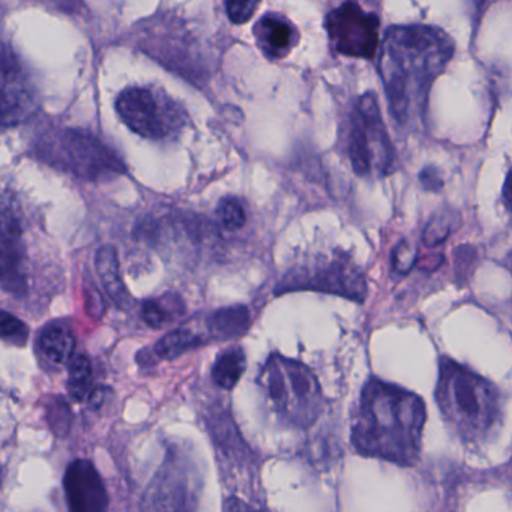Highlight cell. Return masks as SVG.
Masks as SVG:
<instances>
[{
    "label": "cell",
    "instance_id": "obj_1",
    "mask_svg": "<svg viewBox=\"0 0 512 512\" xmlns=\"http://www.w3.org/2000/svg\"><path fill=\"white\" fill-rule=\"evenodd\" d=\"M454 41L434 26H392L379 56V74L389 110L398 124L416 127L427 112L428 95L454 56Z\"/></svg>",
    "mask_w": 512,
    "mask_h": 512
},
{
    "label": "cell",
    "instance_id": "obj_2",
    "mask_svg": "<svg viewBox=\"0 0 512 512\" xmlns=\"http://www.w3.org/2000/svg\"><path fill=\"white\" fill-rule=\"evenodd\" d=\"M427 409L415 392L371 377L359 395L350 440L362 457L410 467L418 463Z\"/></svg>",
    "mask_w": 512,
    "mask_h": 512
},
{
    "label": "cell",
    "instance_id": "obj_3",
    "mask_svg": "<svg viewBox=\"0 0 512 512\" xmlns=\"http://www.w3.org/2000/svg\"><path fill=\"white\" fill-rule=\"evenodd\" d=\"M436 401L452 434L473 448L494 439L505 418V401L499 388L448 356L439 361Z\"/></svg>",
    "mask_w": 512,
    "mask_h": 512
},
{
    "label": "cell",
    "instance_id": "obj_4",
    "mask_svg": "<svg viewBox=\"0 0 512 512\" xmlns=\"http://www.w3.org/2000/svg\"><path fill=\"white\" fill-rule=\"evenodd\" d=\"M260 383L277 415L292 427L310 428L325 409L316 374L295 359L272 353L263 365Z\"/></svg>",
    "mask_w": 512,
    "mask_h": 512
},
{
    "label": "cell",
    "instance_id": "obj_5",
    "mask_svg": "<svg viewBox=\"0 0 512 512\" xmlns=\"http://www.w3.org/2000/svg\"><path fill=\"white\" fill-rule=\"evenodd\" d=\"M349 157L356 175H391L397 164V152L383 124L373 92L356 101L349 134Z\"/></svg>",
    "mask_w": 512,
    "mask_h": 512
},
{
    "label": "cell",
    "instance_id": "obj_6",
    "mask_svg": "<svg viewBox=\"0 0 512 512\" xmlns=\"http://www.w3.org/2000/svg\"><path fill=\"white\" fill-rule=\"evenodd\" d=\"M278 289L280 292L316 290L341 296L359 304H362L368 295L364 272L344 251H337L329 256H317L296 266L287 272Z\"/></svg>",
    "mask_w": 512,
    "mask_h": 512
},
{
    "label": "cell",
    "instance_id": "obj_7",
    "mask_svg": "<svg viewBox=\"0 0 512 512\" xmlns=\"http://www.w3.org/2000/svg\"><path fill=\"white\" fill-rule=\"evenodd\" d=\"M200 476L194 461L179 448L166 458L143 494V512H193L199 502Z\"/></svg>",
    "mask_w": 512,
    "mask_h": 512
},
{
    "label": "cell",
    "instance_id": "obj_8",
    "mask_svg": "<svg viewBox=\"0 0 512 512\" xmlns=\"http://www.w3.org/2000/svg\"><path fill=\"white\" fill-rule=\"evenodd\" d=\"M52 163L86 181H101L125 172L124 163L112 148L88 131L65 130L50 140Z\"/></svg>",
    "mask_w": 512,
    "mask_h": 512
},
{
    "label": "cell",
    "instance_id": "obj_9",
    "mask_svg": "<svg viewBox=\"0 0 512 512\" xmlns=\"http://www.w3.org/2000/svg\"><path fill=\"white\" fill-rule=\"evenodd\" d=\"M122 122L145 139L160 140L181 130L184 112L167 97H160L148 88H127L116 100Z\"/></svg>",
    "mask_w": 512,
    "mask_h": 512
},
{
    "label": "cell",
    "instance_id": "obj_10",
    "mask_svg": "<svg viewBox=\"0 0 512 512\" xmlns=\"http://www.w3.org/2000/svg\"><path fill=\"white\" fill-rule=\"evenodd\" d=\"M325 29L332 49L347 58L373 59L379 49L380 20L362 10L355 2H346L326 16Z\"/></svg>",
    "mask_w": 512,
    "mask_h": 512
},
{
    "label": "cell",
    "instance_id": "obj_11",
    "mask_svg": "<svg viewBox=\"0 0 512 512\" xmlns=\"http://www.w3.org/2000/svg\"><path fill=\"white\" fill-rule=\"evenodd\" d=\"M64 488L70 512H106L109 508V493L92 461H73L65 472Z\"/></svg>",
    "mask_w": 512,
    "mask_h": 512
},
{
    "label": "cell",
    "instance_id": "obj_12",
    "mask_svg": "<svg viewBox=\"0 0 512 512\" xmlns=\"http://www.w3.org/2000/svg\"><path fill=\"white\" fill-rule=\"evenodd\" d=\"M0 275L7 292L20 293L26 287L25 247L20 221L13 206L4 199L2 205V247H0Z\"/></svg>",
    "mask_w": 512,
    "mask_h": 512
},
{
    "label": "cell",
    "instance_id": "obj_13",
    "mask_svg": "<svg viewBox=\"0 0 512 512\" xmlns=\"http://www.w3.org/2000/svg\"><path fill=\"white\" fill-rule=\"evenodd\" d=\"M34 112V97L26 86L19 64L7 46L2 55V124L13 127Z\"/></svg>",
    "mask_w": 512,
    "mask_h": 512
},
{
    "label": "cell",
    "instance_id": "obj_14",
    "mask_svg": "<svg viewBox=\"0 0 512 512\" xmlns=\"http://www.w3.org/2000/svg\"><path fill=\"white\" fill-rule=\"evenodd\" d=\"M257 44L266 58L280 61L289 55L298 43V34L289 20L278 14H266L254 29Z\"/></svg>",
    "mask_w": 512,
    "mask_h": 512
},
{
    "label": "cell",
    "instance_id": "obj_15",
    "mask_svg": "<svg viewBox=\"0 0 512 512\" xmlns=\"http://www.w3.org/2000/svg\"><path fill=\"white\" fill-rule=\"evenodd\" d=\"M74 350L76 337L64 323H50L38 337V352L50 365H70Z\"/></svg>",
    "mask_w": 512,
    "mask_h": 512
},
{
    "label": "cell",
    "instance_id": "obj_16",
    "mask_svg": "<svg viewBox=\"0 0 512 512\" xmlns=\"http://www.w3.org/2000/svg\"><path fill=\"white\" fill-rule=\"evenodd\" d=\"M95 268L107 295L119 308H127L131 304V296L121 278L118 254L112 245H106L98 250L95 256Z\"/></svg>",
    "mask_w": 512,
    "mask_h": 512
},
{
    "label": "cell",
    "instance_id": "obj_17",
    "mask_svg": "<svg viewBox=\"0 0 512 512\" xmlns=\"http://www.w3.org/2000/svg\"><path fill=\"white\" fill-rule=\"evenodd\" d=\"M250 311L244 305L221 308L208 317L206 328L215 341H229L241 337L250 326Z\"/></svg>",
    "mask_w": 512,
    "mask_h": 512
},
{
    "label": "cell",
    "instance_id": "obj_18",
    "mask_svg": "<svg viewBox=\"0 0 512 512\" xmlns=\"http://www.w3.org/2000/svg\"><path fill=\"white\" fill-rule=\"evenodd\" d=\"M247 370V358L242 347L224 350L212 367V379L220 388L232 391Z\"/></svg>",
    "mask_w": 512,
    "mask_h": 512
},
{
    "label": "cell",
    "instance_id": "obj_19",
    "mask_svg": "<svg viewBox=\"0 0 512 512\" xmlns=\"http://www.w3.org/2000/svg\"><path fill=\"white\" fill-rule=\"evenodd\" d=\"M212 421H209V428L212 430L217 445L223 449L227 457L242 458L244 455H250L241 434L236 430L232 418L224 410H217L211 413Z\"/></svg>",
    "mask_w": 512,
    "mask_h": 512
},
{
    "label": "cell",
    "instance_id": "obj_20",
    "mask_svg": "<svg viewBox=\"0 0 512 512\" xmlns=\"http://www.w3.org/2000/svg\"><path fill=\"white\" fill-rule=\"evenodd\" d=\"M184 313V304L179 296L167 293L157 299H149L143 304L142 316L146 325L154 329L163 328Z\"/></svg>",
    "mask_w": 512,
    "mask_h": 512
},
{
    "label": "cell",
    "instance_id": "obj_21",
    "mask_svg": "<svg viewBox=\"0 0 512 512\" xmlns=\"http://www.w3.org/2000/svg\"><path fill=\"white\" fill-rule=\"evenodd\" d=\"M203 343H205V340L199 334H196L193 329L179 328L164 335L155 344L154 350L158 358L172 361V359L179 358V356L197 349Z\"/></svg>",
    "mask_w": 512,
    "mask_h": 512
},
{
    "label": "cell",
    "instance_id": "obj_22",
    "mask_svg": "<svg viewBox=\"0 0 512 512\" xmlns=\"http://www.w3.org/2000/svg\"><path fill=\"white\" fill-rule=\"evenodd\" d=\"M68 392L77 403L89 400L94 392V370L86 355H76L68 365Z\"/></svg>",
    "mask_w": 512,
    "mask_h": 512
},
{
    "label": "cell",
    "instance_id": "obj_23",
    "mask_svg": "<svg viewBox=\"0 0 512 512\" xmlns=\"http://www.w3.org/2000/svg\"><path fill=\"white\" fill-rule=\"evenodd\" d=\"M460 224L461 217L457 211L452 208H443L428 221L427 227L422 233V242L425 247H437V245L443 244Z\"/></svg>",
    "mask_w": 512,
    "mask_h": 512
},
{
    "label": "cell",
    "instance_id": "obj_24",
    "mask_svg": "<svg viewBox=\"0 0 512 512\" xmlns=\"http://www.w3.org/2000/svg\"><path fill=\"white\" fill-rule=\"evenodd\" d=\"M217 218L221 226L229 232H236L247 223L244 206L235 197H226L221 200L217 208Z\"/></svg>",
    "mask_w": 512,
    "mask_h": 512
},
{
    "label": "cell",
    "instance_id": "obj_25",
    "mask_svg": "<svg viewBox=\"0 0 512 512\" xmlns=\"http://www.w3.org/2000/svg\"><path fill=\"white\" fill-rule=\"evenodd\" d=\"M0 332H2L4 341L14 344V346H25L29 338V328L26 323H23L19 317L13 316L8 311L2 313Z\"/></svg>",
    "mask_w": 512,
    "mask_h": 512
},
{
    "label": "cell",
    "instance_id": "obj_26",
    "mask_svg": "<svg viewBox=\"0 0 512 512\" xmlns=\"http://www.w3.org/2000/svg\"><path fill=\"white\" fill-rule=\"evenodd\" d=\"M49 424L56 436L65 437L70 433L73 413L64 398H55L49 406Z\"/></svg>",
    "mask_w": 512,
    "mask_h": 512
},
{
    "label": "cell",
    "instance_id": "obj_27",
    "mask_svg": "<svg viewBox=\"0 0 512 512\" xmlns=\"http://www.w3.org/2000/svg\"><path fill=\"white\" fill-rule=\"evenodd\" d=\"M416 257H418L416 248L407 241H401L392 253V268L398 274H407L416 265Z\"/></svg>",
    "mask_w": 512,
    "mask_h": 512
},
{
    "label": "cell",
    "instance_id": "obj_28",
    "mask_svg": "<svg viewBox=\"0 0 512 512\" xmlns=\"http://www.w3.org/2000/svg\"><path fill=\"white\" fill-rule=\"evenodd\" d=\"M259 7V2H227L226 4L229 19L236 25L247 23Z\"/></svg>",
    "mask_w": 512,
    "mask_h": 512
},
{
    "label": "cell",
    "instance_id": "obj_29",
    "mask_svg": "<svg viewBox=\"0 0 512 512\" xmlns=\"http://www.w3.org/2000/svg\"><path fill=\"white\" fill-rule=\"evenodd\" d=\"M473 257H475V250L469 245L455 250V271H457V277L463 278V281L467 277V269L472 268Z\"/></svg>",
    "mask_w": 512,
    "mask_h": 512
},
{
    "label": "cell",
    "instance_id": "obj_30",
    "mask_svg": "<svg viewBox=\"0 0 512 512\" xmlns=\"http://www.w3.org/2000/svg\"><path fill=\"white\" fill-rule=\"evenodd\" d=\"M419 182H421L424 190L431 191V193H436V191L442 190L443 188L442 175H440L436 167H425V169L419 173Z\"/></svg>",
    "mask_w": 512,
    "mask_h": 512
},
{
    "label": "cell",
    "instance_id": "obj_31",
    "mask_svg": "<svg viewBox=\"0 0 512 512\" xmlns=\"http://www.w3.org/2000/svg\"><path fill=\"white\" fill-rule=\"evenodd\" d=\"M223 512H266L262 509L256 508L251 503L239 499V497H229L224 500Z\"/></svg>",
    "mask_w": 512,
    "mask_h": 512
},
{
    "label": "cell",
    "instance_id": "obj_32",
    "mask_svg": "<svg viewBox=\"0 0 512 512\" xmlns=\"http://www.w3.org/2000/svg\"><path fill=\"white\" fill-rule=\"evenodd\" d=\"M502 199L505 203L506 208L512 211V169L509 170L508 176H506L505 184H503Z\"/></svg>",
    "mask_w": 512,
    "mask_h": 512
},
{
    "label": "cell",
    "instance_id": "obj_33",
    "mask_svg": "<svg viewBox=\"0 0 512 512\" xmlns=\"http://www.w3.org/2000/svg\"><path fill=\"white\" fill-rule=\"evenodd\" d=\"M505 266L508 268V271L511 272L512 275V250L509 251L508 256H506Z\"/></svg>",
    "mask_w": 512,
    "mask_h": 512
}]
</instances>
